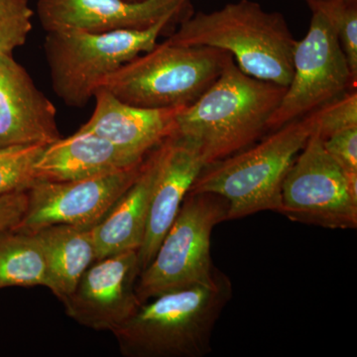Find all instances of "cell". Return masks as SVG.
<instances>
[{"label": "cell", "instance_id": "7402d4cb", "mask_svg": "<svg viewBox=\"0 0 357 357\" xmlns=\"http://www.w3.org/2000/svg\"><path fill=\"white\" fill-rule=\"evenodd\" d=\"M34 15L28 0H0V58L27 42Z\"/></svg>", "mask_w": 357, "mask_h": 357}, {"label": "cell", "instance_id": "ba28073f", "mask_svg": "<svg viewBox=\"0 0 357 357\" xmlns=\"http://www.w3.org/2000/svg\"><path fill=\"white\" fill-rule=\"evenodd\" d=\"M312 13L309 31L294 50L292 79L268 121V130L311 114L356 84L332 23L321 11Z\"/></svg>", "mask_w": 357, "mask_h": 357}, {"label": "cell", "instance_id": "8fae6325", "mask_svg": "<svg viewBox=\"0 0 357 357\" xmlns=\"http://www.w3.org/2000/svg\"><path fill=\"white\" fill-rule=\"evenodd\" d=\"M137 251L96 260L62 300L68 317L96 332L112 333L139 309Z\"/></svg>", "mask_w": 357, "mask_h": 357}, {"label": "cell", "instance_id": "6da1fadb", "mask_svg": "<svg viewBox=\"0 0 357 357\" xmlns=\"http://www.w3.org/2000/svg\"><path fill=\"white\" fill-rule=\"evenodd\" d=\"M286 89L248 76L229 54L215 83L176 115L175 133L198 143L204 166L220 161L267 132Z\"/></svg>", "mask_w": 357, "mask_h": 357}, {"label": "cell", "instance_id": "7c38bea8", "mask_svg": "<svg viewBox=\"0 0 357 357\" xmlns=\"http://www.w3.org/2000/svg\"><path fill=\"white\" fill-rule=\"evenodd\" d=\"M189 0H38L37 13L46 32L74 29L103 33L146 29L168 15H178Z\"/></svg>", "mask_w": 357, "mask_h": 357}, {"label": "cell", "instance_id": "d4e9b609", "mask_svg": "<svg viewBox=\"0 0 357 357\" xmlns=\"http://www.w3.org/2000/svg\"><path fill=\"white\" fill-rule=\"evenodd\" d=\"M27 195L26 191L10 192L0 196V231L13 229L26 208Z\"/></svg>", "mask_w": 357, "mask_h": 357}, {"label": "cell", "instance_id": "d6986e66", "mask_svg": "<svg viewBox=\"0 0 357 357\" xmlns=\"http://www.w3.org/2000/svg\"><path fill=\"white\" fill-rule=\"evenodd\" d=\"M48 287L43 250L35 234L13 229L0 231V290Z\"/></svg>", "mask_w": 357, "mask_h": 357}, {"label": "cell", "instance_id": "52a82bcc", "mask_svg": "<svg viewBox=\"0 0 357 357\" xmlns=\"http://www.w3.org/2000/svg\"><path fill=\"white\" fill-rule=\"evenodd\" d=\"M229 203L211 192H188L153 259L138 277L141 304L162 294L208 284L220 269L211 259V234L227 220Z\"/></svg>", "mask_w": 357, "mask_h": 357}, {"label": "cell", "instance_id": "cb8c5ba5", "mask_svg": "<svg viewBox=\"0 0 357 357\" xmlns=\"http://www.w3.org/2000/svg\"><path fill=\"white\" fill-rule=\"evenodd\" d=\"M324 146L344 172H357V128L333 134Z\"/></svg>", "mask_w": 357, "mask_h": 357}, {"label": "cell", "instance_id": "7a4b0ae2", "mask_svg": "<svg viewBox=\"0 0 357 357\" xmlns=\"http://www.w3.org/2000/svg\"><path fill=\"white\" fill-rule=\"evenodd\" d=\"M232 295L231 281L220 270L210 283L148 301L112 333L126 357H204Z\"/></svg>", "mask_w": 357, "mask_h": 357}, {"label": "cell", "instance_id": "9c48e42d", "mask_svg": "<svg viewBox=\"0 0 357 357\" xmlns=\"http://www.w3.org/2000/svg\"><path fill=\"white\" fill-rule=\"evenodd\" d=\"M279 213L324 229L357 227V203L347 189L344 171L326 152L314 128L284 178Z\"/></svg>", "mask_w": 357, "mask_h": 357}, {"label": "cell", "instance_id": "2e32d148", "mask_svg": "<svg viewBox=\"0 0 357 357\" xmlns=\"http://www.w3.org/2000/svg\"><path fill=\"white\" fill-rule=\"evenodd\" d=\"M163 142L147 155L139 175L131 187L91 229L96 260L126 251L139 250L146 231L152 192L163 154Z\"/></svg>", "mask_w": 357, "mask_h": 357}, {"label": "cell", "instance_id": "ffe728a7", "mask_svg": "<svg viewBox=\"0 0 357 357\" xmlns=\"http://www.w3.org/2000/svg\"><path fill=\"white\" fill-rule=\"evenodd\" d=\"M44 145L14 146L0 149V196L27 191L36 178L34 167Z\"/></svg>", "mask_w": 357, "mask_h": 357}, {"label": "cell", "instance_id": "4fadbf2b", "mask_svg": "<svg viewBox=\"0 0 357 357\" xmlns=\"http://www.w3.org/2000/svg\"><path fill=\"white\" fill-rule=\"evenodd\" d=\"M62 138L57 110L13 56L0 58V149Z\"/></svg>", "mask_w": 357, "mask_h": 357}, {"label": "cell", "instance_id": "30bf717a", "mask_svg": "<svg viewBox=\"0 0 357 357\" xmlns=\"http://www.w3.org/2000/svg\"><path fill=\"white\" fill-rule=\"evenodd\" d=\"M142 163L86 180H35L26 191L24 213L13 229L32 234L56 225L95 227L137 178Z\"/></svg>", "mask_w": 357, "mask_h": 357}, {"label": "cell", "instance_id": "e0dca14e", "mask_svg": "<svg viewBox=\"0 0 357 357\" xmlns=\"http://www.w3.org/2000/svg\"><path fill=\"white\" fill-rule=\"evenodd\" d=\"M141 163L134 161L109 141L79 129L69 137L60 138L45 147L35 164L34 176L36 180L54 182L86 180Z\"/></svg>", "mask_w": 357, "mask_h": 357}, {"label": "cell", "instance_id": "5b68a950", "mask_svg": "<svg viewBox=\"0 0 357 357\" xmlns=\"http://www.w3.org/2000/svg\"><path fill=\"white\" fill-rule=\"evenodd\" d=\"M230 53L168 40L119 68L100 88L121 102L144 109L189 107L220 76Z\"/></svg>", "mask_w": 357, "mask_h": 357}, {"label": "cell", "instance_id": "ac0fdd59", "mask_svg": "<svg viewBox=\"0 0 357 357\" xmlns=\"http://www.w3.org/2000/svg\"><path fill=\"white\" fill-rule=\"evenodd\" d=\"M93 227L56 225L35 232L46 261L48 288L64 300L96 261Z\"/></svg>", "mask_w": 357, "mask_h": 357}, {"label": "cell", "instance_id": "9a60e30c", "mask_svg": "<svg viewBox=\"0 0 357 357\" xmlns=\"http://www.w3.org/2000/svg\"><path fill=\"white\" fill-rule=\"evenodd\" d=\"M93 98L96 107L93 114L79 130L109 141L138 163L175 134L176 115L184 109L134 107L103 89H98Z\"/></svg>", "mask_w": 357, "mask_h": 357}, {"label": "cell", "instance_id": "3957f363", "mask_svg": "<svg viewBox=\"0 0 357 357\" xmlns=\"http://www.w3.org/2000/svg\"><path fill=\"white\" fill-rule=\"evenodd\" d=\"M169 42L229 52L248 76L287 86L293 77L297 41L281 13L258 2L239 0L213 13H197L182 21Z\"/></svg>", "mask_w": 357, "mask_h": 357}, {"label": "cell", "instance_id": "8992f818", "mask_svg": "<svg viewBox=\"0 0 357 357\" xmlns=\"http://www.w3.org/2000/svg\"><path fill=\"white\" fill-rule=\"evenodd\" d=\"M177 16H166L146 29L47 32L45 55L54 93L68 107H86L105 77L152 50L158 44L160 35Z\"/></svg>", "mask_w": 357, "mask_h": 357}, {"label": "cell", "instance_id": "277c9868", "mask_svg": "<svg viewBox=\"0 0 357 357\" xmlns=\"http://www.w3.org/2000/svg\"><path fill=\"white\" fill-rule=\"evenodd\" d=\"M314 115L289 122L245 149L204 166L189 192H211L229 203L227 220L279 213L284 178L314 130Z\"/></svg>", "mask_w": 357, "mask_h": 357}, {"label": "cell", "instance_id": "5bb4252c", "mask_svg": "<svg viewBox=\"0 0 357 357\" xmlns=\"http://www.w3.org/2000/svg\"><path fill=\"white\" fill-rule=\"evenodd\" d=\"M204 168L198 143L173 134L163 142L144 239L138 253L141 272L153 259L195 181Z\"/></svg>", "mask_w": 357, "mask_h": 357}, {"label": "cell", "instance_id": "603a6c76", "mask_svg": "<svg viewBox=\"0 0 357 357\" xmlns=\"http://www.w3.org/2000/svg\"><path fill=\"white\" fill-rule=\"evenodd\" d=\"M312 114L314 128L324 139L345 129L357 128L356 89H351Z\"/></svg>", "mask_w": 357, "mask_h": 357}, {"label": "cell", "instance_id": "44dd1931", "mask_svg": "<svg viewBox=\"0 0 357 357\" xmlns=\"http://www.w3.org/2000/svg\"><path fill=\"white\" fill-rule=\"evenodd\" d=\"M332 23L354 77H357L356 0H307Z\"/></svg>", "mask_w": 357, "mask_h": 357}, {"label": "cell", "instance_id": "484cf974", "mask_svg": "<svg viewBox=\"0 0 357 357\" xmlns=\"http://www.w3.org/2000/svg\"><path fill=\"white\" fill-rule=\"evenodd\" d=\"M131 1H139V0H131Z\"/></svg>", "mask_w": 357, "mask_h": 357}]
</instances>
